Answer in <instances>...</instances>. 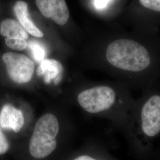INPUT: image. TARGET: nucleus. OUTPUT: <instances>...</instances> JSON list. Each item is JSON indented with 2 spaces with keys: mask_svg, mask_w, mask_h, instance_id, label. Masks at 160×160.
Wrapping results in <instances>:
<instances>
[{
  "mask_svg": "<svg viewBox=\"0 0 160 160\" xmlns=\"http://www.w3.org/2000/svg\"><path fill=\"white\" fill-rule=\"evenodd\" d=\"M131 90L122 82L91 85L79 92L77 102L87 113L112 120L121 132L132 141L137 99L132 96Z\"/></svg>",
  "mask_w": 160,
  "mask_h": 160,
  "instance_id": "obj_1",
  "label": "nucleus"
},
{
  "mask_svg": "<svg viewBox=\"0 0 160 160\" xmlns=\"http://www.w3.org/2000/svg\"><path fill=\"white\" fill-rule=\"evenodd\" d=\"M74 160H99L96 159L95 158H93L90 155H82L77 157Z\"/></svg>",
  "mask_w": 160,
  "mask_h": 160,
  "instance_id": "obj_17",
  "label": "nucleus"
},
{
  "mask_svg": "<svg viewBox=\"0 0 160 160\" xmlns=\"http://www.w3.org/2000/svg\"><path fill=\"white\" fill-rule=\"evenodd\" d=\"M110 1L111 0H95L94 6L98 10L103 9L108 6Z\"/></svg>",
  "mask_w": 160,
  "mask_h": 160,
  "instance_id": "obj_16",
  "label": "nucleus"
},
{
  "mask_svg": "<svg viewBox=\"0 0 160 160\" xmlns=\"http://www.w3.org/2000/svg\"><path fill=\"white\" fill-rule=\"evenodd\" d=\"M36 4L44 17L51 18V12L48 0H36Z\"/></svg>",
  "mask_w": 160,
  "mask_h": 160,
  "instance_id": "obj_13",
  "label": "nucleus"
},
{
  "mask_svg": "<svg viewBox=\"0 0 160 160\" xmlns=\"http://www.w3.org/2000/svg\"><path fill=\"white\" fill-rule=\"evenodd\" d=\"M13 10L18 23L28 33L36 38L43 36V33L29 18L28 4L26 2L20 0L17 1L13 7Z\"/></svg>",
  "mask_w": 160,
  "mask_h": 160,
  "instance_id": "obj_7",
  "label": "nucleus"
},
{
  "mask_svg": "<svg viewBox=\"0 0 160 160\" xmlns=\"http://www.w3.org/2000/svg\"><path fill=\"white\" fill-rule=\"evenodd\" d=\"M107 62L122 74V83L131 89L142 92L160 83L152 72V57L146 46L135 40L121 39L111 42L107 47Z\"/></svg>",
  "mask_w": 160,
  "mask_h": 160,
  "instance_id": "obj_2",
  "label": "nucleus"
},
{
  "mask_svg": "<svg viewBox=\"0 0 160 160\" xmlns=\"http://www.w3.org/2000/svg\"><path fill=\"white\" fill-rule=\"evenodd\" d=\"M25 123L23 112L10 104L4 105L0 111V126L18 133Z\"/></svg>",
  "mask_w": 160,
  "mask_h": 160,
  "instance_id": "obj_6",
  "label": "nucleus"
},
{
  "mask_svg": "<svg viewBox=\"0 0 160 160\" xmlns=\"http://www.w3.org/2000/svg\"><path fill=\"white\" fill-rule=\"evenodd\" d=\"M10 148L8 141L0 128V155L4 154Z\"/></svg>",
  "mask_w": 160,
  "mask_h": 160,
  "instance_id": "obj_15",
  "label": "nucleus"
},
{
  "mask_svg": "<svg viewBox=\"0 0 160 160\" xmlns=\"http://www.w3.org/2000/svg\"><path fill=\"white\" fill-rule=\"evenodd\" d=\"M51 12V18L55 23L62 26L69 17L68 8L65 0H48Z\"/></svg>",
  "mask_w": 160,
  "mask_h": 160,
  "instance_id": "obj_10",
  "label": "nucleus"
},
{
  "mask_svg": "<svg viewBox=\"0 0 160 160\" xmlns=\"http://www.w3.org/2000/svg\"><path fill=\"white\" fill-rule=\"evenodd\" d=\"M139 2L145 8L160 12V0H139Z\"/></svg>",
  "mask_w": 160,
  "mask_h": 160,
  "instance_id": "obj_14",
  "label": "nucleus"
},
{
  "mask_svg": "<svg viewBox=\"0 0 160 160\" xmlns=\"http://www.w3.org/2000/svg\"><path fill=\"white\" fill-rule=\"evenodd\" d=\"M7 72L10 79L18 84L29 82L34 74V62L26 55L16 52H7L2 55Z\"/></svg>",
  "mask_w": 160,
  "mask_h": 160,
  "instance_id": "obj_5",
  "label": "nucleus"
},
{
  "mask_svg": "<svg viewBox=\"0 0 160 160\" xmlns=\"http://www.w3.org/2000/svg\"><path fill=\"white\" fill-rule=\"evenodd\" d=\"M0 34L8 39H20L27 40L28 33L21 24L12 18H7L2 21L0 26Z\"/></svg>",
  "mask_w": 160,
  "mask_h": 160,
  "instance_id": "obj_9",
  "label": "nucleus"
},
{
  "mask_svg": "<svg viewBox=\"0 0 160 160\" xmlns=\"http://www.w3.org/2000/svg\"><path fill=\"white\" fill-rule=\"evenodd\" d=\"M160 136V83L142 91L137 99L133 142H149Z\"/></svg>",
  "mask_w": 160,
  "mask_h": 160,
  "instance_id": "obj_3",
  "label": "nucleus"
},
{
  "mask_svg": "<svg viewBox=\"0 0 160 160\" xmlns=\"http://www.w3.org/2000/svg\"><path fill=\"white\" fill-rule=\"evenodd\" d=\"M59 132V123L55 115L48 113L36 122L29 142L30 155L37 159L45 158L57 146L56 138Z\"/></svg>",
  "mask_w": 160,
  "mask_h": 160,
  "instance_id": "obj_4",
  "label": "nucleus"
},
{
  "mask_svg": "<svg viewBox=\"0 0 160 160\" xmlns=\"http://www.w3.org/2000/svg\"><path fill=\"white\" fill-rule=\"evenodd\" d=\"M7 46L10 49L21 51L26 49L28 46V43L26 40L20 39H5Z\"/></svg>",
  "mask_w": 160,
  "mask_h": 160,
  "instance_id": "obj_11",
  "label": "nucleus"
},
{
  "mask_svg": "<svg viewBox=\"0 0 160 160\" xmlns=\"http://www.w3.org/2000/svg\"><path fill=\"white\" fill-rule=\"evenodd\" d=\"M28 46L30 47V49L32 50V53L36 60L41 61L43 60V58L45 55L44 49L38 43H37V42L28 43Z\"/></svg>",
  "mask_w": 160,
  "mask_h": 160,
  "instance_id": "obj_12",
  "label": "nucleus"
},
{
  "mask_svg": "<svg viewBox=\"0 0 160 160\" xmlns=\"http://www.w3.org/2000/svg\"><path fill=\"white\" fill-rule=\"evenodd\" d=\"M63 70L62 65L60 62L53 59H46L41 61L37 69V74L43 76L47 83L51 82L59 77Z\"/></svg>",
  "mask_w": 160,
  "mask_h": 160,
  "instance_id": "obj_8",
  "label": "nucleus"
}]
</instances>
